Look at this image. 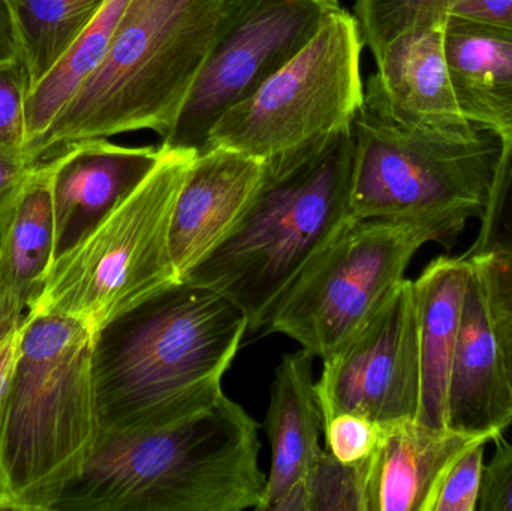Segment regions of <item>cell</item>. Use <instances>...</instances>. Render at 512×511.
Here are the masks:
<instances>
[{
	"instance_id": "cell-1",
	"label": "cell",
	"mask_w": 512,
	"mask_h": 511,
	"mask_svg": "<svg viewBox=\"0 0 512 511\" xmlns=\"http://www.w3.org/2000/svg\"><path fill=\"white\" fill-rule=\"evenodd\" d=\"M246 333L236 303L186 281L117 315L93 335L101 431L164 428L212 407Z\"/></svg>"
},
{
	"instance_id": "cell-2",
	"label": "cell",
	"mask_w": 512,
	"mask_h": 511,
	"mask_svg": "<svg viewBox=\"0 0 512 511\" xmlns=\"http://www.w3.org/2000/svg\"><path fill=\"white\" fill-rule=\"evenodd\" d=\"M258 425L227 396L158 429L101 431L53 511L258 510Z\"/></svg>"
},
{
	"instance_id": "cell-3",
	"label": "cell",
	"mask_w": 512,
	"mask_h": 511,
	"mask_svg": "<svg viewBox=\"0 0 512 511\" xmlns=\"http://www.w3.org/2000/svg\"><path fill=\"white\" fill-rule=\"evenodd\" d=\"M92 345L81 321L27 312L0 399V510L53 511L83 470L101 432Z\"/></svg>"
},
{
	"instance_id": "cell-4",
	"label": "cell",
	"mask_w": 512,
	"mask_h": 511,
	"mask_svg": "<svg viewBox=\"0 0 512 511\" xmlns=\"http://www.w3.org/2000/svg\"><path fill=\"white\" fill-rule=\"evenodd\" d=\"M222 0H129L107 53L50 128L36 164L62 147L149 129L165 138L206 63Z\"/></svg>"
},
{
	"instance_id": "cell-5",
	"label": "cell",
	"mask_w": 512,
	"mask_h": 511,
	"mask_svg": "<svg viewBox=\"0 0 512 511\" xmlns=\"http://www.w3.org/2000/svg\"><path fill=\"white\" fill-rule=\"evenodd\" d=\"M351 128L292 167L267 170L245 215L182 281L236 303L248 332H267L304 270L352 218Z\"/></svg>"
},
{
	"instance_id": "cell-6",
	"label": "cell",
	"mask_w": 512,
	"mask_h": 511,
	"mask_svg": "<svg viewBox=\"0 0 512 511\" xmlns=\"http://www.w3.org/2000/svg\"><path fill=\"white\" fill-rule=\"evenodd\" d=\"M349 206L355 219H480L495 182L501 140L481 131L454 141L397 122L372 78L354 122Z\"/></svg>"
},
{
	"instance_id": "cell-7",
	"label": "cell",
	"mask_w": 512,
	"mask_h": 511,
	"mask_svg": "<svg viewBox=\"0 0 512 511\" xmlns=\"http://www.w3.org/2000/svg\"><path fill=\"white\" fill-rule=\"evenodd\" d=\"M161 152L143 183L54 261L29 312L75 318L95 335L117 315L182 281L171 255V219L197 153Z\"/></svg>"
},
{
	"instance_id": "cell-8",
	"label": "cell",
	"mask_w": 512,
	"mask_h": 511,
	"mask_svg": "<svg viewBox=\"0 0 512 511\" xmlns=\"http://www.w3.org/2000/svg\"><path fill=\"white\" fill-rule=\"evenodd\" d=\"M363 45L354 15L334 12L291 62L219 117L204 150H236L267 170L321 152L351 128L363 104Z\"/></svg>"
},
{
	"instance_id": "cell-9",
	"label": "cell",
	"mask_w": 512,
	"mask_h": 511,
	"mask_svg": "<svg viewBox=\"0 0 512 511\" xmlns=\"http://www.w3.org/2000/svg\"><path fill=\"white\" fill-rule=\"evenodd\" d=\"M463 230L441 219H349L304 270L267 333H282L315 359H327L405 279L421 246L450 249Z\"/></svg>"
},
{
	"instance_id": "cell-10",
	"label": "cell",
	"mask_w": 512,
	"mask_h": 511,
	"mask_svg": "<svg viewBox=\"0 0 512 511\" xmlns=\"http://www.w3.org/2000/svg\"><path fill=\"white\" fill-rule=\"evenodd\" d=\"M340 9L339 0H222L209 56L159 149L203 152L219 117L291 62Z\"/></svg>"
},
{
	"instance_id": "cell-11",
	"label": "cell",
	"mask_w": 512,
	"mask_h": 511,
	"mask_svg": "<svg viewBox=\"0 0 512 511\" xmlns=\"http://www.w3.org/2000/svg\"><path fill=\"white\" fill-rule=\"evenodd\" d=\"M322 365L315 383L322 425L345 413L381 425L417 420L421 369L414 281H400L364 326Z\"/></svg>"
},
{
	"instance_id": "cell-12",
	"label": "cell",
	"mask_w": 512,
	"mask_h": 511,
	"mask_svg": "<svg viewBox=\"0 0 512 511\" xmlns=\"http://www.w3.org/2000/svg\"><path fill=\"white\" fill-rule=\"evenodd\" d=\"M161 158L159 147H126L95 138L68 144L47 161L54 261L80 245L143 183Z\"/></svg>"
},
{
	"instance_id": "cell-13",
	"label": "cell",
	"mask_w": 512,
	"mask_h": 511,
	"mask_svg": "<svg viewBox=\"0 0 512 511\" xmlns=\"http://www.w3.org/2000/svg\"><path fill=\"white\" fill-rule=\"evenodd\" d=\"M447 18L406 30L388 42L370 75L388 113L408 128L454 141L480 134L460 113L445 56Z\"/></svg>"
},
{
	"instance_id": "cell-14",
	"label": "cell",
	"mask_w": 512,
	"mask_h": 511,
	"mask_svg": "<svg viewBox=\"0 0 512 511\" xmlns=\"http://www.w3.org/2000/svg\"><path fill=\"white\" fill-rule=\"evenodd\" d=\"M264 174V162L236 150L213 147L195 156L171 219V255L180 279L227 239Z\"/></svg>"
},
{
	"instance_id": "cell-15",
	"label": "cell",
	"mask_w": 512,
	"mask_h": 511,
	"mask_svg": "<svg viewBox=\"0 0 512 511\" xmlns=\"http://www.w3.org/2000/svg\"><path fill=\"white\" fill-rule=\"evenodd\" d=\"M511 425V381L472 266L448 381V428L493 441Z\"/></svg>"
},
{
	"instance_id": "cell-16",
	"label": "cell",
	"mask_w": 512,
	"mask_h": 511,
	"mask_svg": "<svg viewBox=\"0 0 512 511\" xmlns=\"http://www.w3.org/2000/svg\"><path fill=\"white\" fill-rule=\"evenodd\" d=\"M489 438L435 429L415 419L382 425L367 459V511H429L439 480L465 450Z\"/></svg>"
},
{
	"instance_id": "cell-17",
	"label": "cell",
	"mask_w": 512,
	"mask_h": 511,
	"mask_svg": "<svg viewBox=\"0 0 512 511\" xmlns=\"http://www.w3.org/2000/svg\"><path fill=\"white\" fill-rule=\"evenodd\" d=\"M445 56L460 113L512 146V29L448 17Z\"/></svg>"
},
{
	"instance_id": "cell-18",
	"label": "cell",
	"mask_w": 512,
	"mask_h": 511,
	"mask_svg": "<svg viewBox=\"0 0 512 511\" xmlns=\"http://www.w3.org/2000/svg\"><path fill=\"white\" fill-rule=\"evenodd\" d=\"M315 356L301 348L285 354L271 386L265 434L271 446V470L258 511H273L295 486L304 483L321 456L322 413L313 381Z\"/></svg>"
},
{
	"instance_id": "cell-19",
	"label": "cell",
	"mask_w": 512,
	"mask_h": 511,
	"mask_svg": "<svg viewBox=\"0 0 512 511\" xmlns=\"http://www.w3.org/2000/svg\"><path fill=\"white\" fill-rule=\"evenodd\" d=\"M471 273V260L444 255L414 281L421 369L417 420L430 428L450 429L448 381Z\"/></svg>"
},
{
	"instance_id": "cell-20",
	"label": "cell",
	"mask_w": 512,
	"mask_h": 511,
	"mask_svg": "<svg viewBox=\"0 0 512 511\" xmlns=\"http://www.w3.org/2000/svg\"><path fill=\"white\" fill-rule=\"evenodd\" d=\"M54 263L51 173L38 164L0 237V320L20 326L44 290Z\"/></svg>"
},
{
	"instance_id": "cell-21",
	"label": "cell",
	"mask_w": 512,
	"mask_h": 511,
	"mask_svg": "<svg viewBox=\"0 0 512 511\" xmlns=\"http://www.w3.org/2000/svg\"><path fill=\"white\" fill-rule=\"evenodd\" d=\"M129 0H107L74 44L30 87L26 99V146L41 137L101 65Z\"/></svg>"
},
{
	"instance_id": "cell-22",
	"label": "cell",
	"mask_w": 512,
	"mask_h": 511,
	"mask_svg": "<svg viewBox=\"0 0 512 511\" xmlns=\"http://www.w3.org/2000/svg\"><path fill=\"white\" fill-rule=\"evenodd\" d=\"M8 3L18 51L32 87L89 27L107 0H8Z\"/></svg>"
},
{
	"instance_id": "cell-23",
	"label": "cell",
	"mask_w": 512,
	"mask_h": 511,
	"mask_svg": "<svg viewBox=\"0 0 512 511\" xmlns=\"http://www.w3.org/2000/svg\"><path fill=\"white\" fill-rule=\"evenodd\" d=\"M459 17L512 29V0H357L355 20L364 44L378 54L406 30L436 18Z\"/></svg>"
},
{
	"instance_id": "cell-24",
	"label": "cell",
	"mask_w": 512,
	"mask_h": 511,
	"mask_svg": "<svg viewBox=\"0 0 512 511\" xmlns=\"http://www.w3.org/2000/svg\"><path fill=\"white\" fill-rule=\"evenodd\" d=\"M367 459L345 464L322 450L307 477L310 511H367Z\"/></svg>"
},
{
	"instance_id": "cell-25",
	"label": "cell",
	"mask_w": 512,
	"mask_h": 511,
	"mask_svg": "<svg viewBox=\"0 0 512 511\" xmlns=\"http://www.w3.org/2000/svg\"><path fill=\"white\" fill-rule=\"evenodd\" d=\"M480 278L487 309L512 386V251L468 258Z\"/></svg>"
},
{
	"instance_id": "cell-26",
	"label": "cell",
	"mask_w": 512,
	"mask_h": 511,
	"mask_svg": "<svg viewBox=\"0 0 512 511\" xmlns=\"http://www.w3.org/2000/svg\"><path fill=\"white\" fill-rule=\"evenodd\" d=\"M480 221L477 240L463 257L512 251V146L502 150L492 192Z\"/></svg>"
},
{
	"instance_id": "cell-27",
	"label": "cell",
	"mask_w": 512,
	"mask_h": 511,
	"mask_svg": "<svg viewBox=\"0 0 512 511\" xmlns=\"http://www.w3.org/2000/svg\"><path fill=\"white\" fill-rule=\"evenodd\" d=\"M484 447L465 450L442 474L429 511H477L484 471Z\"/></svg>"
},
{
	"instance_id": "cell-28",
	"label": "cell",
	"mask_w": 512,
	"mask_h": 511,
	"mask_svg": "<svg viewBox=\"0 0 512 511\" xmlns=\"http://www.w3.org/2000/svg\"><path fill=\"white\" fill-rule=\"evenodd\" d=\"M30 83L20 54L0 60V146L24 150Z\"/></svg>"
},
{
	"instance_id": "cell-29",
	"label": "cell",
	"mask_w": 512,
	"mask_h": 511,
	"mask_svg": "<svg viewBox=\"0 0 512 511\" xmlns=\"http://www.w3.org/2000/svg\"><path fill=\"white\" fill-rule=\"evenodd\" d=\"M381 423L357 414H339L322 425L327 452L345 464L364 461L381 438Z\"/></svg>"
},
{
	"instance_id": "cell-30",
	"label": "cell",
	"mask_w": 512,
	"mask_h": 511,
	"mask_svg": "<svg viewBox=\"0 0 512 511\" xmlns=\"http://www.w3.org/2000/svg\"><path fill=\"white\" fill-rule=\"evenodd\" d=\"M496 452L484 467L477 511H512V444L496 437Z\"/></svg>"
},
{
	"instance_id": "cell-31",
	"label": "cell",
	"mask_w": 512,
	"mask_h": 511,
	"mask_svg": "<svg viewBox=\"0 0 512 511\" xmlns=\"http://www.w3.org/2000/svg\"><path fill=\"white\" fill-rule=\"evenodd\" d=\"M36 167L38 164L26 150L0 146V237L8 227L15 204Z\"/></svg>"
},
{
	"instance_id": "cell-32",
	"label": "cell",
	"mask_w": 512,
	"mask_h": 511,
	"mask_svg": "<svg viewBox=\"0 0 512 511\" xmlns=\"http://www.w3.org/2000/svg\"><path fill=\"white\" fill-rule=\"evenodd\" d=\"M24 324V323H23ZM23 324L20 329L11 336L0 350V399L5 395L12 375H14L15 365H17L18 353H20L21 333H23Z\"/></svg>"
},
{
	"instance_id": "cell-33",
	"label": "cell",
	"mask_w": 512,
	"mask_h": 511,
	"mask_svg": "<svg viewBox=\"0 0 512 511\" xmlns=\"http://www.w3.org/2000/svg\"><path fill=\"white\" fill-rule=\"evenodd\" d=\"M0 47L12 54L20 53L8 0H0Z\"/></svg>"
},
{
	"instance_id": "cell-34",
	"label": "cell",
	"mask_w": 512,
	"mask_h": 511,
	"mask_svg": "<svg viewBox=\"0 0 512 511\" xmlns=\"http://www.w3.org/2000/svg\"><path fill=\"white\" fill-rule=\"evenodd\" d=\"M20 54V53H18ZM17 56V54L9 53L5 48L0 47V60L11 59V57Z\"/></svg>"
}]
</instances>
